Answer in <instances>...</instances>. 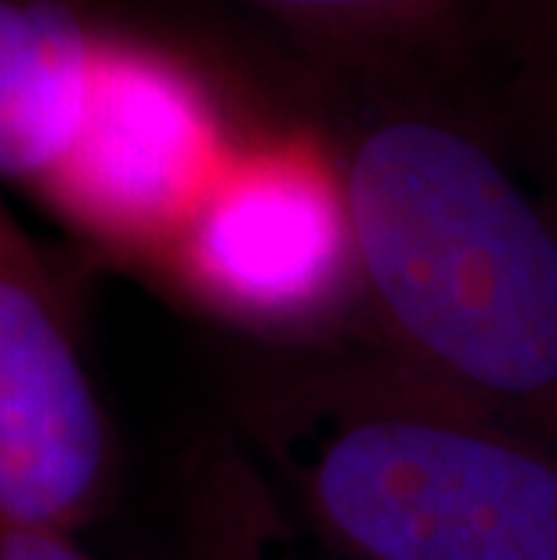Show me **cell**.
Listing matches in <instances>:
<instances>
[{
    "label": "cell",
    "instance_id": "cell-1",
    "mask_svg": "<svg viewBox=\"0 0 557 560\" xmlns=\"http://www.w3.org/2000/svg\"><path fill=\"white\" fill-rule=\"evenodd\" d=\"M337 163L391 354L557 438V218L485 124L391 98Z\"/></svg>",
    "mask_w": 557,
    "mask_h": 560
},
{
    "label": "cell",
    "instance_id": "cell-2",
    "mask_svg": "<svg viewBox=\"0 0 557 560\" xmlns=\"http://www.w3.org/2000/svg\"><path fill=\"white\" fill-rule=\"evenodd\" d=\"M246 456L344 560H557V438L395 354H315L246 398Z\"/></svg>",
    "mask_w": 557,
    "mask_h": 560
},
{
    "label": "cell",
    "instance_id": "cell-3",
    "mask_svg": "<svg viewBox=\"0 0 557 560\" xmlns=\"http://www.w3.org/2000/svg\"><path fill=\"white\" fill-rule=\"evenodd\" d=\"M240 141L196 66L105 33L84 127L40 199L91 243L160 265Z\"/></svg>",
    "mask_w": 557,
    "mask_h": 560
},
{
    "label": "cell",
    "instance_id": "cell-4",
    "mask_svg": "<svg viewBox=\"0 0 557 560\" xmlns=\"http://www.w3.org/2000/svg\"><path fill=\"white\" fill-rule=\"evenodd\" d=\"M196 301L251 326H307L362 293L337 152L243 138L160 260Z\"/></svg>",
    "mask_w": 557,
    "mask_h": 560
},
{
    "label": "cell",
    "instance_id": "cell-5",
    "mask_svg": "<svg viewBox=\"0 0 557 560\" xmlns=\"http://www.w3.org/2000/svg\"><path fill=\"white\" fill-rule=\"evenodd\" d=\"M109 485V427L55 268L0 202V524L77 535Z\"/></svg>",
    "mask_w": 557,
    "mask_h": 560
},
{
    "label": "cell",
    "instance_id": "cell-6",
    "mask_svg": "<svg viewBox=\"0 0 557 560\" xmlns=\"http://www.w3.org/2000/svg\"><path fill=\"white\" fill-rule=\"evenodd\" d=\"M105 33L62 0H0V182L44 192L84 127Z\"/></svg>",
    "mask_w": 557,
    "mask_h": 560
},
{
    "label": "cell",
    "instance_id": "cell-7",
    "mask_svg": "<svg viewBox=\"0 0 557 560\" xmlns=\"http://www.w3.org/2000/svg\"><path fill=\"white\" fill-rule=\"evenodd\" d=\"M471 58L496 73L485 130L557 218V0H511Z\"/></svg>",
    "mask_w": 557,
    "mask_h": 560
},
{
    "label": "cell",
    "instance_id": "cell-8",
    "mask_svg": "<svg viewBox=\"0 0 557 560\" xmlns=\"http://www.w3.org/2000/svg\"><path fill=\"white\" fill-rule=\"evenodd\" d=\"M326 44L402 73L431 62H464L474 40L511 0H251Z\"/></svg>",
    "mask_w": 557,
    "mask_h": 560
},
{
    "label": "cell",
    "instance_id": "cell-9",
    "mask_svg": "<svg viewBox=\"0 0 557 560\" xmlns=\"http://www.w3.org/2000/svg\"><path fill=\"white\" fill-rule=\"evenodd\" d=\"M174 560H344L307 535L240 445L188 470Z\"/></svg>",
    "mask_w": 557,
    "mask_h": 560
},
{
    "label": "cell",
    "instance_id": "cell-10",
    "mask_svg": "<svg viewBox=\"0 0 557 560\" xmlns=\"http://www.w3.org/2000/svg\"><path fill=\"white\" fill-rule=\"evenodd\" d=\"M0 560H94V557L69 532L8 528V524H0Z\"/></svg>",
    "mask_w": 557,
    "mask_h": 560
}]
</instances>
